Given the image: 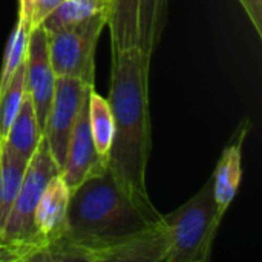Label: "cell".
Here are the masks:
<instances>
[{
	"instance_id": "cell-4",
	"label": "cell",
	"mask_w": 262,
	"mask_h": 262,
	"mask_svg": "<svg viewBox=\"0 0 262 262\" xmlns=\"http://www.w3.org/2000/svg\"><path fill=\"white\" fill-rule=\"evenodd\" d=\"M104 26L106 14H97L84 21L48 34L49 60L57 78L71 77L94 84L95 48Z\"/></svg>"
},
{
	"instance_id": "cell-21",
	"label": "cell",
	"mask_w": 262,
	"mask_h": 262,
	"mask_svg": "<svg viewBox=\"0 0 262 262\" xmlns=\"http://www.w3.org/2000/svg\"><path fill=\"white\" fill-rule=\"evenodd\" d=\"M31 14H32V0H18V17L23 18L31 28Z\"/></svg>"
},
{
	"instance_id": "cell-10",
	"label": "cell",
	"mask_w": 262,
	"mask_h": 262,
	"mask_svg": "<svg viewBox=\"0 0 262 262\" xmlns=\"http://www.w3.org/2000/svg\"><path fill=\"white\" fill-rule=\"evenodd\" d=\"M69 201L71 189L63 177L57 173L45 187L34 213L35 236L41 244H48L68 233Z\"/></svg>"
},
{
	"instance_id": "cell-14",
	"label": "cell",
	"mask_w": 262,
	"mask_h": 262,
	"mask_svg": "<svg viewBox=\"0 0 262 262\" xmlns=\"http://www.w3.org/2000/svg\"><path fill=\"white\" fill-rule=\"evenodd\" d=\"M169 0H138V46L152 57L167 21Z\"/></svg>"
},
{
	"instance_id": "cell-18",
	"label": "cell",
	"mask_w": 262,
	"mask_h": 262,
	"mask_svg": "<svg viewBox=\"0 0 262 262\" xmlns=\"http://www.w3.org/2000/svg\"><path fill=\"white\" fill-rule=\"evenodd\" d=\"M26 92V81H25V61L17 69L8 86L0 94V141L6 138V134L20 111L23 103V97Z\"/></svg>"
},
{
	"instance_id": "cell-22",
	"label": "cell",
	"mask_w": 262,
	"mask_h": 262,
	"mask_svg": "<svg viewBox=\"0 0 262 262\" xmlns=\"http://www.w3.org/2000/svg\"><path fill=\"white\" fill-rule=\"evenodd\" d=\"M107 2H109V5H111V2H112V0H107Z\"/></svg>"
},
{
	"instance_id": "cell-1",
	"label": "cell",
	"mask_w": 262,
	"mask_h": 262,
	"mask_svg": "<svg viewBox=\"0 0 262 262\" xmlns=\"http://www.w3.org/2000/svg\"><path fill=\"white\" fill-rule=\"evenodd\" d=\"M152 57L138 45L112 52L107 101L114 117V140L107 167L132 193L149 198L146 172L152 149L149 71Z\"/></svg>"
},
{
	"instance_id": "cell-20",
	"label": "cell",
	"mask_w": 262,
	"mask_h": 262,
	"mask_svg": "<svg viewBox=\"0 0 262 262\" xmlns=\"http://www.w3.org/2000/svg\"><path fill=\"white\" fill-rule=\"evenodd\" d=\"M238 3L249 17L258 37L262 38V0H238Z\"/></svg>"
},
{
	"instance_id": "cell-15",
	"label": "cell",
	"mask_w": 262,
	"mask_h": 262,
	"mask_svg": "<svg viewBox=\"0 0 262 262\" xmlns=\"http://www.w3.org/2000/svg\"><path fill=\"white\" fill-rule=\"evenodd\" d=\"M88 118H89V129L91 135L94 140L95 150L98 157L107 164L112 140H114V117H112V109L103 95L95 92V88L91 89L89 92V100H88Z\"/></svg>"
},
{
	"instance_id": "cell-7",
	"label": "cell",
	"mask_w": 262,
	"mask_h": 262,
	"mask_svg": "<svg viewBox=\"0 0 262 262\" xmlns=\"http://www.w3.org/2000/svg\"><path fill=\"white\" fill-rule=\"evenodd\" d=\"M25 81L26 91L32 100L37 123L43 135L45 123L54 98L57 77L52 71L49 51H48V34L41 26L29 31L28 48L25 55Z\"/></svg>"
},
{
	"instance_id": "cell-11",
	"label": "cell",
	"mask_w": 262,
	"mask_h": 262,
	"mask_svg": "<svg viewBox=\"0 0 262 262\" xmlns=\"http://www.w3.org/2000/svg\"><path fill=\"white\" fill-rule=\"evenodd\" d=\"M26 160L18 157L6 143L0 144V239L9 212L18 195L26 167Z\"/></svg>"
},
{
	"instance_id": "cell-6",
	"label": "cell",
	"mask_w": 262,
	"mask_h": 262,
	"mask_svg": "<svg viewBox=\"0 0 262 262\" xmlns=\"http://www.w3.org/2000/svg\"><path fill=\"white\" fill-rule=\"evenodd\" d=\"M83 246L89 253V262H164L169 239L161 220L144 230Z\"/></svg>"
},
{
	"instance_id": "cell-16",
	"label": "cell",
	"mask_w": 262,
	"mask_h": 262,
	"mask_svg": "<svg viewBox=\"0 0 262 262\" xmlns=\"http://www.w3.org/2000/svg\"><path fill=\"white\" fill-rule=\"evenodd\" d=\"M107 0H63L41 23L40 26L46 34L84 21L97 14L107 15Z\"/></svg>"
},
{
	"instance_id": "cell-13",
	"label": "cell",
	"mask_w": 262,
	"mask_h": 262,
	"mask_svg": "<svg viewBox=\"0 0 262 262\" xmlns=\"http://www.w3.org/2000/svg\"><path fill=\"white\" fill-rule=\"evenodd\" d=\"M112 52L138 45V0H112L106 15Z\"/></svg>"
},
{
	"instance_id": "cell-9",
	"label": "cell",
	"mask_w": 262,
	"mask_h": 262,
	"mask_svg": "<svg viewBox=\"0 0 262 262\" xmlns=\"http://www.w3.org/2000/svg\"><path fill=\"white\" fill-rule=\"evenodd\" d=\"M252 123L243 120L235 129L230 141L223 149L216 167L212 173L215 200L221 215H226L232 206L243 181V147Z\"/></svg>"
},
{
	"instance_id": "cell-23",
	"label": "cell",
	"mask_w": 262,
	"mask_h": 262,
	"mask_svg": "<svg viewBox=\"0 0 262 262\" xmlns=\"http://www.w3.org/2000/svg\"><path fill=\"white\" fill-rule=\"evenodd\" d=\"M0 144H2V141H0Z\"/></svg>"
},
{
	"instance_id": "cell-5",
	"label": "cell",
	"mask_w": 262,
	"mask_h": 262,
	"mask_svg": "<svg viewBox=\"0 0 262 262\" xmlns=\"http://www.w3.org/2000/svg\"><path fill=\"white\" fill-rule=\"evenodd\" d=\"M92 88L95 86L71 77H58L55 81L54 98L45 123L43 137L60 170L66 160L69 140L80 109Z\"/></svg>"
},
{
	"instance_id": "cell-17",
	"label": "cell",
	"mask_w": 262,
	"mask_h": 262,
	"mask_svg": "<svg viewBox=\"0 0 262 262\" xmlns=\"http://www.w3.org/2000/svg\"><path fill=\"white\" fill-rule=\"evenodd\" d=\"M29 31H31L29 25L23 18L17 17V23L14 26V31L9 35L5 55H3V63H2V71H0V94L8 86V83L11 81L17 69L21 66V63L25 61Z\"/></svg>"
},
{
	"instance_id": "cell-8",
	"label": "cell",
	"mask_w": 262,
	"mask_h": 262,
	"mask_svg": "<svg viewBox=\"0 0 262 262\" xmlns=\"http://www.w3.org/2000/svg\"><path fill=\"white\" fill-rule=\"evenodd\" d=\"M88 100H89V94L86 95L84 103L80 109L78 118L75 121L69 140L66 160L60 170V175L63 177L71 192L75 190L89 175L106 167V163L98 157L95 150L94 140L91 135L89 118H88Z\"/></svg>"
},
{
	"instance_id": "cell-3",
	"label": "cell",
	"mask_w": 262,
	"mask_h": 262,
	"mask_svg": "<svg viewBox=\"0 0 262 262\" xmlns=\"http://www.w3.org/2000/svg\"><path fill=\"white\" fill-rule=\"evenodd\" d=\"M224 215L215 200L213 178L183 206L163 215L169 249L164 262H207Z\"/></svg>"
},
{
	"instance_id": "cell-2",
	"label": "cell",
	"mask_w": 262,
	"mask_h": 262,
	"mask_svg": "<svg viewBox=\"0 0 262 262\" xmlns=\"http://www.w3.org/2000/svg\"><path fill=\"white\" fill-rule=\"evenodd\" d=\"M161 220L150 198L127 190L106 164L71 192L66 224L71 239L97 244L144 230Z\"/></svg>"
},
{
	"instance_id": "cell-19",
	"label": "cell",
	"mask_w": 262,
	"mask_h": 262,
	"mask_svg": "<svg viewBox=\"0 0 262 262\" xmlns=\"http://www.w3.org/2000/svg\"><path fill=\"white\" fill-rule=\"evenodd\" d=\"M63 0H32L31 29L40 26V23L61 3Z\"/></svg>"
},
{
	"instance_id": "cell-12",
	"label": "cell",
	"mask_w": 262,
	"mask_h": 262,
	"mask_svg": "<svg viewBox=\"0 0 262 262\" xmlns=\"http://www.w3.org/2000/svg\"><path fill=\"white\" fill-rule=\"evenodd\" d=\"M41 137L43 135H41L38 123H37L34 104L26 91L25 97H23V103L20 106V111L15 115L3 143H6L18 157L29 161L35 152Z\"/></svg>"
}]
</instances>
